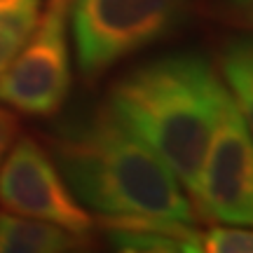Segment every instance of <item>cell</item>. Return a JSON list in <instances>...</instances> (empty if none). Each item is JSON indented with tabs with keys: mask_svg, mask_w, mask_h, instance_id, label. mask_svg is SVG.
Here are the masks:
<instances>
[{
	"mask_svg": "<svg viewBox=\"0 0 253 253\" xmlns=\"http://www.w3.org/2000/svg\"><path fill=\"white\" fill-rule=\"evenodd\" d=\"M192 0H73L75 56L84 80H99L122 59L169 36Z\"/></svg>",
	"mask_w": 253,
	"mask_h": 253,
	"instance_id": "3",
	"label": "cell"
},
{
	"mask_svg": "<svg viewBox=\"0 0 253 253\" xmlns=\"http://www.w3.org/2000/svg\"><path fill=\"white\" fill-rule=\"evenodd\" d=\"M49 145V155L75 199L103 218L197 220L192 199L171 169L108 106L59 126Z\"/></svg>",
	"mask_w": 253,
	"mask_h": 253,
	"instance_id": "2",
	"label": "cell"
},
{
	"mask_svg": "<svg viewBox=\"0 0 253 253\" xmlns=\"http://www.w3.org/2000/svg\"><path fill=\"white\" fill-rule=\"evenodd\" d=\"M199 218L253 227V138L227 91L192 197Z\"/></svg>",
	"mask_w": 253,
	"mask_h": 253,
	"instance_id": "5",
	"label": "cell"
},
{
	"mask_svg": "<svg viewBox=\"0 0 253 253\" xmlns=\"http://www.w3.org/2000/svg\"><path fill=\"white\" fill-rule=\"evenodd\" d=\"M19 136V120L17 115L7 108V106H0V162L5 153L9 150V145L14 143V138Z\"/></svg>",
	"mask_w": 253,
	"mask_h": 253,
	"instance_id": "13",
	"label": "cell"
},
{
	"mask_svg": "<svg viewBox=\"0 0 253 253\" xmlns=\"http://www.w3.org/2000/svg\"><path fill=\"white\" fill-rule=\"evenodd\" d=\"M108 242L118 251L141 253H195L202 251L199 232L192 223L153 216H118L101 220Z\"/></svg>",
	"mask_w": 253,
	"mask_h": 253,
	"instance_id": "7",
	"label": "cell"
},
{
	"mask_svg": "<svg viewBox=\"0 0 253 253\" xmlns=\"http://www.w3.org/2000/svg\"><path fill=\"white\" fill-rule=\"evenodd\" d=\"M89 237L75 235L40 218L0 213V253H61L80 251Z\"/></svg>",
	"mask_w": 253,
	"mask_h": 253,
	"instance_id": "8",
	"label": "cell"
},
{
	"mask_svg": "<svg viewBox=\"0 0 253 253\" xmlns=\"http://www.w3.org/2000/svg\"><path fill=\"white\" fill-rule=\"evenodd\" d=\"M45 0H0V73L7 68L36 28Z\"/></svg>",
	"mask_w": 253,
	"mask_h": 253,
	"instance_id": "10",
	"label": "cell"
},
{
	"mask_svg": "<svg viewBox=\"0 0 253 253\" xmlns=\"http://www.w3.org/2000/svg\"><path fill=\"white\" fill-rule=\"evenodd\" d=\"M204 12L218 24L253 33V0H204Z\"/></svg>",
	"mask_w": 253,
	"mask_h": 253,
	"instance_id": "12",
	"label": "cell"
},
{
	"mask_svg": "<svg viewBox=\"0 0 253 253\" xmlns=\"http://www.w3.org/2000/svg\"><path fill=\"white\" fill-rule=\"evenodd\" d=\"M199 246L209 253H253V227H209L199 232Z\"/></svg>",
	"mask_w": 253,
	"mask_h": 253,
	"instance_id": "11",
	"label": "cell"
},
{
	"mask_svg": "<svg viewBox=\"0 0 253 253\" xmlns=\"http://www.w3.org/2000/svg\"><path fill=\"white\" fill-rule=\"evenodd\" d=\"M225 96L227 87L207 56L176 52L122 75L106 106L171 169L192 199Z\"/></svg>",
	"mask_w": 253,
	"mask_h": 253,
	"instance_id": "1",
	"label": "cell"
},
{
	"mask_svg": "<svg viewBox=\"0 0 253 253\" xmlns=\"http://www.w3.org/2000/svg\"><path fill=\"white\" fill-rule=\"evenodd\" d=\"M0 204L19 216L40 218L89 237L94 218L66 185L49 150L33 136H17L0 162Z\"/></svg>",
	"mask_w": 253,
	"mask_h": 253,
	"instance_id": "6",
	"label": "cell"
},
{
	"mask_svg": "<svg viewBox=\"0 0 253 253\" xmlns=\"http://www.w3.org/2000/svg\"><path fill=\"white\" fill-rule=\"evenodd\" d=\"M73 0H45L36 28L0 73V103L33 118L59 113L71 91L68 24Z\"/></svg>",
	"mask_w": 253,
	"mask_h": 253,
	"instance_id": "4",
	"label": "cell"
},
{
	"mask_svg": "<svg viewBox=\"0 0 253 253\" xmlns=\"http://www.w3.org/2000/svg\"><path fill=\"white\" fill-rule=\"evenodd\" d=\"M220 73L253 138V33L227 40L220 52Z\"/></svg>",
	"mask_w": 253,
	"mask_h": 253,
	"instance_id": "9",
	"label": "cell"
}]
</instances>
